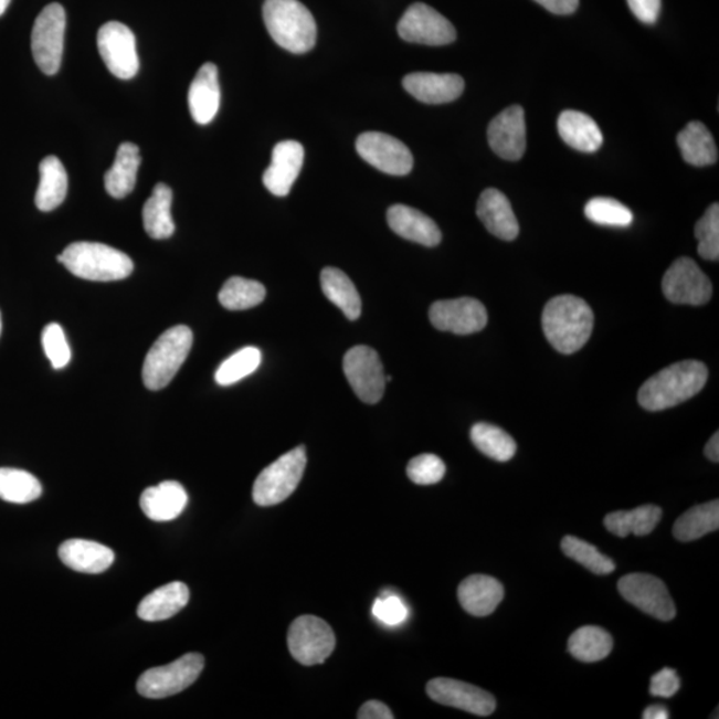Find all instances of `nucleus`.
Instances as JSON below:
<instances>
[{
  "label": "nucleus",
  "instance_id": "1",
  "mask_svg": "<svg viewBox=\"0 0 719 719\" xmlns=\"http://www.w3.org/2000/svg\"><path fill=\"white\" fill-rule=\"evenodd\" d=\"M708 376V368L701 361L676 362L645 381L639 388L638 403L649 412L669 410L701 392Z\"/></svg>",
  "mask_w": 719,
  "mask_h": 719
},
{
  "label": "nucleus",
  "instance_id": "2",
  "mask_svg": "<svg viewBox=\"0 0 719 719\" xmlns=\"http://www.w3.org/2000/svg\"><path fill=\"white\" fill-rule=\"evenodd\" d=\"M594 315L581 297L561 295L548 302L542 313V329L557 351L572 355L586 345L593 332Z\"/></svg>",
  "mask_w": 719,
  "mask_h": 719
},
{
  "label": "nucleus",
  "instance_id": "3",
  "mask_svg": "<svg viewBox=\"0 0 719 719\" xmlns=\"http://www.w3.org/2000/svg\"><path fill=\"white\" fill-rule=\"evenodd\" d=\"M263 18L271 38L282 49L306 54L315 47V18L299 0H265Z\"/></svg>",
  "mask_w": 719,
  "mask_h": 719
},
{
  "label": "nucleus",
  "instance_id": "4",
  "mask_svg": "<svg viewBox=\"0 0 719 719\" xmlns=\"http://www.w3.org/2000/svg\"><path fill=\"white\" fill-rule=\"evenodd\" d=\"M71 274L91 282H118L133 274L134 262L125 252L101 243L70 244L57 256Z\"/></svg>",
  "mask_w": 719,
  "mask_h": 719
},
{
  "label": "nucleus",
  "instance_id": "5",
  "mask_svg": "<svg viewBox=\"0 0 719 719\" xmlns=\"http://www.w3.org/2000/svg\"><path fill=\"white\" fill-rule=\"evenodd\" d=\"M192 330L186 326L167 329L155 341L142 364V382L150 391L163 390L191 352Z\"/></svg>",
  "mask_w": 719,
  "mask_h": 719
},
{
  "label": "nucleus",
  "instance_id": "6",
  "mask_svg": "<svg viewBox=\"0 0 719 719\" xmlns=\"http://www.w3.org/2000/svg\"><path fill=\"white\" fill-rule=\"evenodd\" d=\"M306 466L307 453L304 446L285 453L256 478L252 490L254 501L258 507H272L287 500L299 487Z\"/></svg>",
  "mask_w": 719,
  "mask_h": 719
},
{
  "label": "nucleus",
  "instance_id": "7",
  "mask_svg": "<svg viewBox=\"0 0 719 719\" xmlns=\"http://www.w3.org/2000/svg\"><path fill=\"white\" fill-rule=\"evenodd\" d=\"M204 669V657L199 653H188L172 664L154 667L142 673L136 684L141 697L167 698L190 688Z\"/></svg>",
  "mask_w": 719,
  "mask_h": 719
},
{
  "label": "nucleus",
  "instance_id": "8",
  "mask_svg": "<svg viewBox=\"0 0 719 719\" xmlns=\"http://www.w3.org/2000/svg\"><path fill=\"white\" fill-rule=\"evenodd\" d=\"M66 11L60 3L45 6L32 29L31 49L38 67L45 75H55L61 68Z\"/></svg>",
  "mask_w": 719,
  "mask_h": 719
},
{
  "label": "nucleus",
  "instance_id": "9",
  "mask_svg": "<svg viewBox=\"0 0 719 719\" xmlns=\"http://www.w3.org/2000/svg\"><path fill=\"white\" fill-rule=\"evenodd\" d=\"M335 645L334 631L326 621L315 615H302L289 627V652L302 665L323 664L335 651Z\"/></svg>",
  "mask_w": 719,
  "mask_h": 719
},
{
  "label": "nucleus",
  "instance_id": "10",
  "mask_svg": "<svg viewBox=\"0 0 719 719\" xmlns=\"http://www.w3.org/2000/svg\"><path fill=\"white\" fill-rule=\"evenodd\" d=\"M342 369L356 396L366 404H378L384 396V367L374 349L366 346L349 349L342 361Z\"/></svg>",
  "mask_w": 719,
  "mask_h": 719
},
{
  "label": "nucleus",
  "instance_id": "11",
  "mask_svg": "<svg viewBox=\"0 0 719 719\" xmlns=\"http://www.w3.org/2000/svg\"><path fill=\"white\" fill-rule=\"evenodd\" d=\"M98 49L109 73L121 81L139 73V56L134 32L126 24L108 22L98 32Z\"/></svg>",
  "mask_w": 719,
  "mask_h": 719
},
{
  "label": "nucleus",
  "instance_id": "12",
  "mask_svg": "<svg viewBox=\"0 0 719 719\" xmlns=\"http://www.w3.org/2000/svg\"><path fill=\"white\" fill-rule=\"evenodd\" d=\"M622 598L652 617L672 621L676 617V605L664 581L646 573L626 574L618 581Z\"/></svg>",
  "mask_w": 719,
  "mask_h": 719
},
{
  "label": "nucleus",
  "instance_id": "13",
  "mask_svg": "<svg viewBox=\"0 0 719 719\" xmlns=\"http://www.w3.org/2000/svg\"><path fill=\"white\" fill-rule=\"evenodd\" d=\"M666 299L686 306H704L711 299L712 285L696 262L679 257L670 265L663 278Z\"/></svg>",
  "mask_w": 719,
  "mask_h": 719
},
{
  "label": "nucleus",
  "instance_id": "14",
  "mask_svg": "<svg viewBox=\"0 0 719 719\" xmlns=\"http://www.w3.org/2000/svg\"><path fill=\"white\" fill-rule=\"evenodd\" d=\"M403 41L426 45H445L456 41V29L435 9L425 3L408 8L398 24Z\"/></svg>",
  "mask_w": 719,
  "mask_h": 719
},
{
  "label": "nucleus",
  "instance_id": "15",
  "mask_svg": "<svg viewBox=\"0 0 719 719\" xmlns=\"http://www.w3.org/2000/svg\"><path fill=\"white\" fill-rule=\"evenodd\" d=\"M356 150L379 171L404 177L412 171L413 155L403 141L384 133H364L356 140Z\"/></svg>",
  "mask_w": 719,
  "mask_h": 719
},
{
  "label": "nucleus",
  "instance_id": "16",
  "mask_svg": "<svg viewBox=\"0 0 719 719\" xmlns=\"http://www.w3.org/2000/svg\"><path fill=\"white\" fill-rule=\"evenodd\" d=\"M430 319L432 326L443 332L472 335L487 327L488 313L482 302L462 297L432 304Z\"/></svg>",
  "mask_w": 719,
  "mask_h": 719
},
{
  "label": "nucleus",
  "instance_id": "17",
  "mask_svg": "<svg viewBox=\"0 0 719 719\" xmlns=\"http://www.w3.org/2000/svg\"><path fill=\"white\" fill-rule=\"evenodd\" d=\"M433 701L451 706L470 715L488 717L496 710V699L490 692L452 678H435L426 685Z\"/></svg>",
  "mask_w": 719,
  "mask_h": 719
},
{
  "label": "nucleus",
  "instance_id": "18",
  "mask_svg": "<svg viewBox=\"0 0 719 719\" xmlns=\"http://www.w3.org/2000/svg\"><path fill=\"white\" fill-rule=\"evenodd\" d=\"M491 150L505 160H520L527 148V126L520 106H511L498 114L488 127Z\"/></svg>",
  "mask_w": 719,
  "mask_h": 719
},
{
  "label": "nucleus",
  "instance_id": "19",
  "mask_svg": "<svg viewBox=\"0 0 719 719\" xmlns=\"http://www.w3.org/2000/svg\"><path fill=\"white\" fill-rule=\"evenodd\" d=\"M304 163V148L299 141L277 142L272 151L271 166L263 175V183L272 195L287 197Z\"/></svg>",
  "mask_w": 719,
  "mask_h": 719
},
{
  "label": "nucleus",
  "instance_id": "20",
  "mask_svg": "<svg viewBox=\"0 0 719 719\" xmlns=\"http://www.w3.org/2000/svg\"><path fill=\"white\" fill-rule=\"evenodd\" d=\"M403 86L426 105H444L462 96L465 83L457 74L413 73L404 77Z\"/></svg>",
  "mask_w": 719,
  "mask_h": 719
},
{
  "label": "nucleus",
  "instance_id": "21",
  "mask_svg": "<svg viewBox=\"0 0 719 719\" xmlns=\"http://www.w3.org/2000/svg\"><path fill=\"white\" fill-rule=\"evenodd\" d=\"M220 96L218 67L213 63H205L199 68L188 91V107L198 125L205 126L215 119Z\"/></svg>",
  "mask_w": 719,
  "mask_h": 719
},
{
  "label": "nucleus",
  "instance_id": "22",
  "mask_svg": "<svg viewBox=\"0 0 719 719\" xmlns=\"http://www.w3.org/2000/svg\"><path fill=\"white\" fill-rule=\"evenodd\" d=\"M388 224L399 236L410 242L436 247L442 242V231L425 213L404 204L392 205L387 213Z\"/></svg>",
  "mask_w": 719,
  "mask_h": 719
},
{
  "label": "nucleus",
  "instance_id": "23",
  "mask_svg": "<svg viewBox=\"0 0 719 719\" xmlns=\"http://www.w3.org/2000/svg\"><path fill=\"white\" fill-rule=\"evenodd\" d=\"M477 216L491 235L505 242H511L520 232V225L508 198L496 188H488L479 197Z\"/></svg>",
  "mask_w": 719,
  "mask_h": 719
},
{
  "label": "nucleus",
  "instance_id": "24",
  "mask_svg": "<svg viewBox=\"0 0 719 719\" xmlns=\"http://www.w3.org/2000/svg\"><path fill=\"white\" fill-rule=\"evenodd\" d=\"M459 604L475 617H487L504 600L500 581L485 574H473L465 579L457 591Z\"/></svg>",
  "mask_w": 719,
  "mask_h": 719
},
{
  "label": "nucleus",
  "instance_id": "25",
  "mask_svg": "<svg viewBox=\"0 0 719 719\" xmlns=\"http://www.w3.org/2000/svg\"><path fill=\"white\" fill-rule=\"evenodd\" d=\"M60 559L75 572L101 574L112 568L115 553L103 543L88 540H67L60 548Z\"/></svg>",
  "mask_w": 719,
  "mask_h": 719
},
{
  "label": "nucleus",
  "instance_id": "26",
  "mask_svg": "<svg viewBox=\"0 0 719 719\" xmlns=\"http://www.w3.org/2000/svg\"><path fill=\"white\" fill-rule=\"evenodd\" d=\"M188 495L178 482H165L147 488L140 497V508L152 521L168 522L183 514Z\"/></svg>",
  "mask_w": 719,
  "mask_h": 719
},
{
  "label": "nucleus",
  "instance_id": "27",
  "mask_svg": "<svg viewBox=\"0 0 719 719\" xmlns=\"http://www.w3.org/2000/svg\"><path fill=\"white\" fill-rule=\"evenodd\" d=\"M188 601L190 589L183 582L175 581L146 595L138 606V615L142 621H165L183 611Z\"/></svg>",
  "mask_w": 719,
  "mask_h": 719
},
{
  "label": "nucleus",
  "instance_id": "28",
  "mask_svg": "<svg viewBox=\"0 0 719 719\" xmlns=\"http://www.w3.org/2000/svg\"><path fill=\"white\" fill-rule=\"evenodd\" d=\"M557 128H559L561 139L580 152L599 151L604 142V136H602L598 123L584 113L573 112V109L563 112L557 123Z\"/></svg>",
  "mask_w": 719,
  "mask_h": 719
},
{
  "label": "nucleus",
  "instance_id": "29",
  "mask_svg": "<svg viewBox=\"0 0 719 719\" xmlns=\"http://www.w3.org/2000/svg\"><path fill=\"white\" fill-rule=\"evenodd\" d=\"M140 163L139 147L134 142H121L113 167L105 175V186L109 197L123 199L134 191Z\"/></svg>",
  "mask_w": 719,
  "mask_h": 719
},
{
  "label": "nucleus",
  "instance_id": "30",
  "mask_svg": "<svg viewBox=\"0 0 719 719\" xmlns=\"http://www.w3.org/2000/svg\"><path fill=\"white\" fill-rule=\"evenodd\" d=\"M39 181L35 204L42 212L54 211L67 197L68 177L66 168L56 157L44 158L39 166Z\"/></svg>",
  "mask_w": 719,
  "mask_h": 719
},
{
  "label": "nucleus",
  "instance_id": "31",
  "mask_svg": "<svg viewBox=\"0 0 719 719\" xmlns=\"http://www.w3.org/2000/svg\"><path fill=\"white\" fill-rule=\"evenodd\" d=\"M172 190L165 183L154 187L152 195L142 207V225L148 236L155 240L171 237L175 223L171 215Z\"/></svg>",
  "mask_w": 719,
  "mask_h": 719
},
{
  "label": "nucleus",
  "instance_id": "32",
  "mask_svg": "<svg viewBox=\"0 0 719 719\" xmlns=\"http://www.w3.org/2000/svg\"><path fill=\"white\" fill-rule=\"evenodd\" d=\"M686 163L706 167L717 163L718 148L708 127L701 121H690L677 138Z\"/></svg>",
  "mask_w": 719,
  "mask_h": 719
},
{
  "label": "nucleus",
  "instance_id": "33",
  "mask_svg": "<svg viewBox=\"0 0 719 719\" xmlns=\"http://www.w3.org/2000/svg\"><path fill=\"white\" fill-rule=\"evenodd\" d=\"M321 289L330 303L342 310L347 319L356 320L361 315V299L351 278L345 272L327 267L320 275Z\"/></svg>",
  "mask_w": 719,
  "mask_h": 719
},
{
  "label": "nucleus",
  "instance_id": "34",
  "mask_svg": "<svg viewBox=\"0 0 719 719\" xmlns=\"http://www.w3.org/2000/svg\"><path fill=\"white\" fill-rule=\"evenodd\" d=\"M663 517V509L656 505H644L630 511L618 510L605 517L609 532L625 539L630 535L646 536L656 529Z\"/></svg>",
  "mask_w": 719,
  "mask_h": 719
},
{
  "label": "nucleus",
  "instance_id": "35",
  "mask_svg": "<svg viewBox=\"0 0 719 719\" xmlns=\"http://www.w3.org/2000/svg\"><path fill=\"white\" fill-rule=\"evenodd\" d=\"M719 528V501H710L690 508L673 528L676 540L681 542L696 541L701 537L716 532Z\"/></svg>",
  "mask_w": 719,
  "mask_h": 719
},
{
  "label": "nucleus",
  "instance_id": "36",
  "mask_svg": "<svg viewBox=\"0 0 719 719\" xmlns=\"http://www.w3.org/2000/svg\"><path fill=\"white\" fill-rule=\"evenodd\" d=\"M568 649L581 663H598L611 654L613 638L599 626H582L569 638Z\"/></svg>",
  "mask_w": 719,
  "mask_h": 719
},
{
  "label": "nucleus",
  "instance_id": "37",
  "mask_svg": "<svg viewBox=\"0 0 719 719\" xmlns=\"http://www.w3.org/2000/svg\"><path fill=\"white\" fill-rule=\"evenodd\" d=\"M470 438L479 452L496 459V462H509L516 455L517 445L515 440L496 425L476 424L472 427Z\"/></svg>",
  "mask_w": 719,
  "mask_h": 719
},
{
  "label": "nucleus",
  "instance_id": "38",
  "mask_svg": "<svg viewBox=\"0 0 719 719\" xmlns=\"http://www.w3.org/2000/svg\"><path fill=\"white\" fill-rule=\"evenodd\" d=\"M42 484L31 473L0 468V500L12 504H29L42 496Z\"/></svg>",
  "mask_w": 719,
  "mask_h": 719
},
{
  "label": "nucleus",
  "instance_id": "39",
  "mask_svg": "<svg viewBox=\"0 0 719 719\" xmlns=\"http://www.w3.org/2000/svg\"><path fill=\"white\" fill-rule=\"evenodd\" d=\"M267 290L262 283L244 277H231L219 294V302L225 309L244 310L263 303Z\"/></svg>",
  "mask_w": 719,
  "mask_h": 719
},
{
  "label": "nucleus",
  "instance_id": "40",
  "mask_svg": "<svg viewBox=\"0 0 719 719\" xmlns=\"http://www.w3.org/2000/svg\"><path fill=\"white\" fill-rule=\"evenodd\" d=\"M262 364L261 349L245 347L233 353L218 368L215 380L219 385L230 387L256 372Z\"/></svg>",
  "mask_w": 719,
  "mask_h": 719
},
{
  "label": "nucleus",
  "instance_id": "41",
  "mask_svg": "<svg viewBox=\"0 0 719 719\" xmlns=\"http://www.w3.org/2000/svg\"><path fill=\"white\" fill-rule=\"evenodd\" d=\"M561 549L569 559L581 563L594 574H611L615 570V563L607 556L602 554L592 543L581 540L579 537H563Z\"/></svg>",
  "mask_w": 719,
  "mask_h": 719
},
{
  "label": "nucleus",
  "instance_id": "42",
  "mask_svg": "<svg viewBox=\"0 0 719 719\" xmlns=\"http://www.w3.org/2000/svg\"><path fill=\"white\" fill-rule=\"evenodd\" d=\"M585 216L595 224L609 226H630L633 222L632 211L612 198L589 200Z\"/></svg>",
  "mask_w": 719,
  "mask_h": 719
},
{
  "label": "nucleus",
  "instance_id": "43",
  "mask_svg": "<svg viewBox=\"0 0 719 719\" xmlns=\"http://www.w3.org/2000/svg\"><path fill=\"white\" fill-rule=\"evenodd\" d=\"M698 255L705 261L717 262L719 258V205L711 204L696 224Z\"/></svg>",
  "mask_w": 719,
  "mask_h": 719
},
{
  "label": "nucleus",
  "instance_id": "44",
  "mask_svg": "<svg viewBox=\"0 0 719 719\" xmlns=\"http://www.w3.org/2000/svg\"><path fill=\"white\" fill-rule=\"evenodd\" d=\"M446 466L442 458L436 455H420L408 464L406 475L411 482L417 485H433L442 482L445 476Z\"/></svg>",
  "mask_w": 719,
  "mask_h": 719
},
{
  "label": "nucleus",
  "instance_id": "45",
  "mask_svg": "<svg viewBox=\"0 0 719 719\" xmlns=\"http://www.w3.org/2000/svg\"><path fill=\"white\" fill-rule=\"evenodd\" d=\"M42 345L54 369H63L71 360V349L60 324L51 323L43 329Z\"/></svg>",
  "mask_w": 719,
  "mask_h": 719
},
{
  "label": "nucleus",
  "instance_id": "46",
  "mask_svg": "<svg viewBox=\"0 0 719 719\" xmlns=\"http://www.w3.org/2000/svg\"><path fill=\"white\" fill-rule=\"evenodd\" d=\"M372 613L382 624L398 626L408 618V606L403 599L392 592H384L374 601Z\"/></svg>",
  "mask_w": 719,
  "mask_h": 719
},
{
  "label": "nucleus",
  "instance_id": "47",
  "mask_svg": "<svg viewBox=\"0 0 719 719\" xmlns=\"http://www.w3.org/2000/svg\"><path fill=\"white\" fill-rule=\"evenodd\" d=\"M679 688H681V679H679L677 672L665 667L659 670L651 679V695L660 698H670L676 696Z\"/></svg>",
  "mask_w": 719,
  "mask_h": 719
},
{
  "label": "nucleus",
  "instance_id": "48",
  "mask_svg": "<svg viewBox=\"0 0 719 719\" xmlns=\"http://www.w3.org/2000/svg\"><path fill=\"white\" fill-rule=\"evenodd\" d=\"M630 9L638 21L645 24L657 22L660 12V0H627Z\"/></svg>",
  "mask_w": 719,
  "mask_h": 719
},
{
  "label": "nucleus",
  "instance_id": "49",
  "mask_svg": "<svg viewBox=\"0 0 719 719\" xmlns=\"http://www.w3.org/2000/svg\"><path fill=\"white\" fill-rule=\"evenodd\" d=\"M359 719H393V712L385 704L380 701H368L361 706L358 712Z\"/></svg>",
  "mask_w": 719,
  "mask_h": 719
},
{
  "label": "nucleus",
  "instance_id": "50",
  "mask_svg": "<svg viewBox=\"0 0 719 719\" xmlns=\"http://www.w3.org/2000/svg\"><path fill=\"white\" fill-rule=\"evenodd\" d=\"M556 15H570L579 9L580 0H535Z\"/></svg>",
  "mask_w": 719,
  "mask_h": 719
},
{
  "label": "nucleus",
  "instance_id": "51",
  "mask_svg": "<svg viewBox=\"0 0 719 719\" xmlns=\"http://www.w3.org/2000/svg\"><path fill=\"white\" fill-rule=\"evenodd\" d=\"M705 456L712 463H719V433L711 436L709 443L705 446Z\"/></svg>",
  "mask_w": 719,
  "mask_h": 719
},
{
  "label": "nucleus",
  "instance_id": "52",
  "mask_svg": "<svg viewBox=\"0 0 719 719\" xmlns=\"http://www.w3.org/2000/svg\"><path fill=\"white\" fill-rule=\"evenodd\" d=\"M644 719H667L670 718L669 710L663 705L647 706L643 715Z\"/></svg>",
  "mask_w": 719,
  "mask_h": 719
},
{
  "label": "nucleus",
  "instance_id": "53",
  "mask_svg": "<svg viewBox=\"0 0 719 719\" xmlns=\"http://www.w3.org/2000/svg\"><path fill=\"white\" fill-rule=\"evenodd\" d=\"M11 0H0V17H2L6 10L9 9Z\"/></svg>",
  "mask_w": 719,
  "mask_h": 719
},
{
  "label": "nucleus",
  "instance_id": "54",
  "mask_svg": "<svg viewBox=\"0 0 719 719\" xmlns=\"http://www.w3.org/2000/svg\"><path fill=\"white\" fill-rule=\"evenodd\" d=\"M0 335H2V315H0Z\"/></svg>",
  "mask_w": 719,
  "mask_h": 719
}]
</instances>
